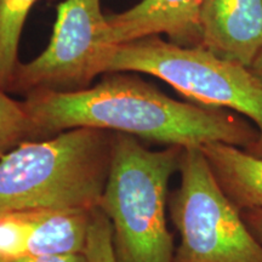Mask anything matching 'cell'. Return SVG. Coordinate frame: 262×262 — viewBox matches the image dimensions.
<instances>
[{"label": "cell", "instance_id": "cell-1", "mask_svg": "<svg viewBox=\"0 0 262 262\" xmlns=\"http://www.w3.org/2000/svg\"><path fill=\"white\" fill-rule=\"evenodd\" d=\"M26 107L37 140L75 127L126 134L182 148L226 143L250 150L258 130L225 108L173 100L134 72L104 73L97 84L74 93L35 91Z\"/></svg>", "mask_w": 262, "mask_h": 262}, {"label": "cell", "instance_id": "cell-2", "mask_svg": "<svg viewBox=\"0 0 262 262\" xmlns=\"http://www.w3.org/2000/svg\"><path fill=\"white\" fill-rule=\"evenodd\" d=\"M116 133L75 127L19 143L0 159V215L100 206Z\"/></svg>", "mask_w": 262, "mask_h": 262}, {"label": "cell", "instance_id": "cell-3", "mask_svg": "<svg viewBox=\"0 0 262 262\" xmlns=\"http://www.w3.org/2000/svg\"><path fill=\"white\" fill-rule=\"evenodd\" d=\"M182 147L152 150L135 136L116 133L100 206L112 228L118 262H173L166 222L169 181L179 171Z\"/></svg>", "mask_w": 262, "mask_h": 262}, {"label": "cell", "instance_id": "cell-4", "mask_svg": "<svg viewBox=\"0 0 262 262\" xmlns=\"http://www.w3.org/2000/svg\"><path fill=\"white\" fill-rule=\"evenodd\" d=\"M110 72H134L165 81L194 103L225 108L253 122L258 140L249 153L262 158V89L248 67L216 56L201 45L183 47L160 35L117 45Z\"/></svg>", "mask_w": 262, "mask_h": 262}, {"label": "cell", "instance_id": "cell-5", "mask_svg": "<svg viewBox=\"0 0 262 262\" xmlns=\"http://www.w3.org/2000/svg\"><path fill=\"white\" fill-rule=\"evenodd\" d=\"M179 172V188L169 198L180 234L173 262H262V244L221 188L201 147L183 148Z\"/></svg>", "mask_w": 262, "mask_h": 262}, {"label": "cell", "instance_id": "cell-6", "mask_svg": "<svg viewBox=\"0 0 262 262\" xmlns=\"http://www.w3.org/2000/svg\"><path fill=\"white\" fill-rule=\"evenodd\" d=\"M117 44L101 0H63L57 6L54 31L45 50L19 62L8 93H74L107 73Z\"/></svg>", "mask_w": 262, "mask_h": 262}, {"label": "cell", "instance_id": "cell-7", "mask_svg": "<svg viewBox=\"0 0 262 262\" xmlns=\"http://www.w3.org/2000/svg\"><path fill=\"white\" fill-rule=\"evenodd\" d=\"M94 210L34 209L0 215V262L84 253Z\"/></svg>", "mask_w": 262, "mask_h": 262}, {"label": "cell", "instance_id": "cell-8", "mask_svg": "<svg viewBox=\"0 0 262 262\" xmlns=\"http://www.w3.org/2000/svg\"><path fill=\"white\" fill-rule=\"evenodd\" d=\"M201 47L250 67L262 51V0H203L198 16Z\"/></svg>", "mask_w": 262, "mask_h": 262}, {"label": "cell", "instance_id": "cell-9", "mask_svg": "<svg viewBox=\"0 0 262 262\" xmlns=\"http://www.w3.org/2000/svg\"><path fill=\"white\" fill-rule=\"evenodd\" d=\"M202 3L203 0H141L125 11L107 16L113 40L119 45L164 34L179 45L198 47Z\"/></svg>", "mask_w": 262, "mask_h": 262}, {"label": "cell", "instance_id": "cell-10", "mask_svg": "<svg viewBox=\"0 0 262 262\" xmlns=\"http://www.w3.org/2000/svg\"><path fill=\"white\" fill-rule=\"evenodd\" d=\"M216 180L241 210H262V158L226 143L201 147Z\"/></svg>", "mask_w": 262, "mask_h": 262}, {"label": "cell", "instance_id": "cell-11", "mask_svg": "<svg viewBox=\"0 0 262 262\" xmlns=\"http://www.w3.org/2000/svg\"><path fill=\"white\" fill-rule=\"evenodd\" d=\"M39 2L41 0H0V89L6 93L21 62L18 47L25 24Z\"/></svg>", "mask_w": 262, "mask_h": 262}, {"label": "cell", "instance_id": "cell-12", "mask_svg": "<svg viewBox=\"0 0 262 262\" xmlns=\"http://www.w3.org/2000/svg\"><path fill=\"white\" fill-rule=\"evenodd\" d=\"M28 140H37V135L25 101L15 100L0 89V159Z\"/></svg>", "mask_w": 262, "mask_h": 262}, {"label": "cell", "instance_id": "cell-13", "mask_svg": "<svg viewBox=\"0 0 262 262\" xmlns=\"http://www.w3.org/2000/svg\"><path fill=\"white\" fill-rule=\"evenodd\" d=\"M85 255L89 262H118L112 242V228L100 208L91 214Z\"/></svg>", "mask_w": 262, "mask_h": 262}, {"label": "cell", "instance_id": "cell-14", "mask_svg": "<svg viewBox=\"0 0 262 262\" xmlns=\"http://www.w3.org/2000/svg\"><path fill=\"white\" fill-rule=\"evenodd\" d=\"M12 262H89V260L85 253H70L34 255V256L18 258Z\"/></svg>", "mask_w": 262, "mask_h": 262}, {"label": "cell", "instance_id": "cell-15", "mask_svg": "<svg viewBox=\"0 0 262 262\" xmlns=\"http://www.w3.org/2000/svg\"><path fill=\"white\" fill-rule=\"evenodd\" d=\"M242 211V217L250 229L254 237L262 244V210L255 209H245Z\"/></svg>", "mask_w": 262, "mask_h": 262}, {"label": "cell", "instance_id": "cell-16", "mask_svg": "<svg viewBox=\"0 0 262 262\" xmlns=\"http://www.w3.org/2000/svg\"><path fill=\"white\" fill-rule=\"evenodd\" d=\"M249 70L251 71V73H253L254 77L256 78L257 83L260 84V86L262 89V51L258 54V56L255 58L253 64L249 67Z\"/></svg>", "mask_w": 262, "mask_h": 262}]
</instances>
